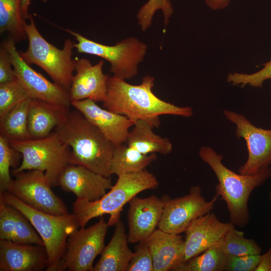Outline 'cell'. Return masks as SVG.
I'll list each match as a JSON object with an SVG mask.
<instances>
[{
	"label": "cell",
	"mask_w": 271,
	"mask_h": 271,
	"mask_svg": "<svg viewBox=\"0 0 271 271\" xmlns=\"http://www.w3.org/2000/svg\"><path fill=\"white\" fill-rule=\"evenodd\" d=\"M29 23L25 24L28 47L19 52L29 64H35L44 70L53 81L69 90L75 70V59L72 58L75 43L65 40L63 48L59 49L48 42L38 30L31 15Z\"/></svg>",
	"instance_id": "cell-6"
},
{
	"label": "cell",
	"mask_w": 271,
	"mask_h": 271,
	"mask_svg": "<svg viewBox=\"0 0 271 271\" xmlns=\"http://www.w3.org/2000/svg\"><path fill=\"white\" fill-rule=\"evenodd\" d=\"M263 67L252 74L237 72L229 73L227 81L233 85L244 87L249 85L253 87H261L264 81L271 79V60L263 64Z\"/></svg>",
	"instance_id": "cell-33"
},
{
	"label": "cell",
	"mask_w": 271,
	"mask_h": 271,
	"mask_svg": "<svg viewBox=\"0 0 271 271\" xmlns=\"http://www.w3.org/2000/svg\"><path fill=\"white\" fill-rule=\"evenodd\" d=\"M30 97L19 81L0 83V120L14 107Z\"/></svg>",
	"instance_id": "cell-30"
},
{
	"label": "cell",
	"mask_w": 271,
	"mask_h": 271,
	"mask_svg": "<svg viewBox=\"0 0 271 271\" xmlns=\"http://www.w3.org/2000/svg\"><path fill=\"white\" fill-rule=\"evenodd\" d=\"M55 132L71 149L70 164L85 167L106 177L112 175L114 146L80 111H70Z\"/></svg>",
	"instance_id": "cell-2"
},
{
	"label": "cell",
	"mask_w": 271,
	"mask_h": 271,
	"mask_svg": "<svg viewBox=\"0 0 271 271\" xmlns=\"http://www.w3.org/2000/svg\"><path fill=\"white\" fill-rule=\"evenodd\" d=\"M10 54L6 48L2 45L0 49V83L16 79Z\"/></svg>",
	"instance_id": "cell-36"
},
{
	"label": "cell",
	"mask_w": 271,
	"mask_h": 271,
	"mask_svg": "<svg viewBox=\"0 0 271 271\" xmlns=\"http://www.w3.org/2000/svg\"><path fill=\"white\" fill-rule=\"evenodd\" d=\"M108 226L101 216L95 224L72 232L68 238L66 250L57 271H93L94 260L105 247Z\"/></svg>",
	"instance_id": "cell-9"
},
{
	"label": "cell",
	"mask_w": 271,
	"mask_h": 271,
	"mask_svg": "<svg viewBox=\"0 0 271 271\" xmlns=\"http://www.w3.org/2000/svg\"><path fill=\"white\" fill-rule=\"evenodd\" d=\"M260 254L236 256L226 254L224 270L255 271Z\"/></svg>",
	"instance_id": "cell-35"
},
{
	"label": "cell",
	"mask_w": 271,
	"mask_h": 271,
	"mask_svg": "<svg viewBox=\"0 0 271 271\" xmlns=\"http://www.w3.org/2000/svg\"><path fill=\"white\" fill-rule=\"evenodd\" d=\"M32 0H22L21 12L23 19L26 20L28 19L30 15L29 14L28 11L29 6ZM43 3H47L49 0H41Z\"/></svg>",
	"instance_id": "cell-39"
},
{
	"label": "cell",
	"mask_w": 271,
	"mask_h": 271,
	"mask_svg": "<svg viewBox=\"0 0 271 271\" xmlns=\"http://www.w3.org/2000/svg\"><path fill=\"white\" fill-rule=\"evenodd\" d=\"M128 242L124 224L119 219L115 224L111 239L105 246L93 271H126L133 254Z\"/></svg>",
	"instance_id": "cell-23"
},
{
	"label": "cell",
	"mask_w": 271,
	"mask_h": 271,
	"mask_svg": "<svg viewBox=\"0 0 271 271\" xmlns=\"http://www.w3.org/2000/svg\"><path fill=\"white\" fill-rule=\"evenodd\" d=\"M32 98H28L11 110L0 120V135L12 141L32 139L28 129V114Z\"/></svg>",
	"instance_id": "cell-26"
},
{
	"label": "cell",
	"mask_w": 271,
	"mask_h": 271,
	"mask_svg": "<svg viewBox=\"0 0 271 271\" xmlns=\"http://www.w3.org/2000/svg\"><path fill=\"white\" fill-rule=\"evenodd\" d=\"M269 200H270V201H271V191H270V193H269Z\"/></svg>",
	"instance_id": "cell-40"
},
{
	"label": "cell",
	"mask_w": 271,
	"mask_h": 271,
	"mask_svg": "<svg viewBox=\"0 0 271 271\" xmlns=\"http://www.w3.org/2000/svg\"><path fill=\"white\" fill-rule=\"evenodd\" d=\"M158 10H161L164 23L167 25L173 13V8L170 0H148L139 10L137 17L138 24L143 31L151 26L153 16Z\"/></svg>",
	"instance_id": "cell-31"
},
{
	"label": "cell",
	"mask_w": 271,
	"mask_h": 271,
	"mask_svg": "<svg viewBox=\"0 0 271 271\" xmlns=\"http://www.w3.org/2000/svg\"><path fill=\"white\" fill-rule=\"evenodd\" d=\"M155 78L149 75L144 77L139 85L130 84L125 80L109 76L103 107L127 117L134 123L144 120L153 128L160 126V116L162 115L193 116L192 107L178 106L157 97L152 90Z\"/></svg>",
	"instance_id": "cell-1"
},
{
	"label": "cell",
	"mask_w": 271,
	"mask_h": 271,
	"mask_svg": "<svg viewBox=\"0 0 271 271\" xmlns=\"http://www.w3.org/2000/svg\"><path fill=\"white\" fill-rule=\"evenodd\" d=\"M19 154L8 139L0 135V192L6 191L13 181L10 168L16 165Z\"/></svg>",
	"instance_id": "cell-32"
},
{
	"label": "cell",
	"mask_w": 271,
	"mask_h": 271,
	"mask_svg": "<svg viewBox=\"0 0 271 271\" xmlns=\"http://www.w3.org/2000/svg\"><path fill=\"white\" fill-rule=\"evenodd\" d=\"M90 99L71 101V105L96 126L114 146L125 144L134 122L127 117L98 106Z\"/></svg>",
	"instance_id": "cell-18"
},
{
	"label": "cell",
	"mask_w": 271,
	"mask_h": 271,
	"mask_svg": "<svg viewBox=\"0 0 271 271\" xmlns=\"http://www.w3.org/2000/svg\"><path fill=\"white\" fill-rule=\"evenodd\" d=\"M152 127L142 120L136 121L129 130L125 144L145 154L160 153L167 155L172 152L173 145L166 138L156 134Z\"/></svg>",
	"instance_id": "cell-24"
},
{
	"label": "cell",
	"mask_w": 271,
	"mask_h": 271,
	"mask_svg": "<svg viewBox=\"0 0 271 271\" xmlns=\"http://www.w3.org/2000/svg\"><path fill=\"white\" fill-rule=\"evenodd\" d=\"M69 105L32 99L28 114V129L32 139H41L51 133L68 117Z\"/></svg>",
	"instance_id": "cell-22"
},
{
	"label": "cell",
	"mask_w": 271,
	"mask_h": 271,
	"mask_svg": "<svg viewBox=\"0 0 271 271\" xmlns=\"http://www.w3.org/2000/svg\"><path fill=\"white\" fill-rule=\"evenodd\" d=\"M126 271H154L152 255L144 241L139 242L133 252Z\"/></svg>",
	"instance_id": "cell-34"
},
{
	"label": "cell",
	"mask_w": 271,
	"mask_h": 271,
	"mask_svg": "<svg viewBox=\"0 0 271 271\" xmlns=\"http://www.w3.org/2000/svg\"><path fill=\"white\" fill-rule=\"evenodd\" d=\"M6 191L28 206L55 215L69 214L64 202L52 190L44 172L31 170L18 173Z\"/></svg>",
	"instance_id": "cell-10"
},
{
	"label": "cell",
	"mask_w": 271,
	"mask_h": 271,
	"mask_svg": "<svg viewBox=\"0 0 271 271\" xmlns=\"http://www.w3.org/2000/svg\"><path fill=\"white\" fill-rule=\"evenodd\" d=\"M218 196L207 201L200 186L192 187L188 194L173 199H164L165 204L158 225L160 229L171 233L185 232L195 219L212 211Z\"/></svg>",
	"instance_id": "cell-12"
},
{
	"label": "cell",
	"mask_w": 271,
	"mask_h": 271,
	"mask_svg": "<svg viewBox=\"0 0 271 271\" xmlns=\"http://www.w3.org/2000/svg\"><path fill=\"white\" fill-rule=\"evenodd\" d=\"M255 271H271V248L261 255L257 266Z\"/></svg>",
	"instance_id": "cell-37"
},
{
	"label": "cell",
	"mask_w": 271,
	"mask_h": 271,
	"mask_svg": "<svg viewBox=\"0 0 271 271\" xmlns=\"http://www.w3.org/2000/svg\"><path fill=\"white\" fill-rule=\"evenodd\" d=\"M57 185L64 191L73 193L77 198L89 201L99 199L113 186L109 177L72 164H68L62 171Z\"/></svg>",
	"instance_id": "cell-15"
},
{
	"label": "cell",
	"mask_w": 271,
	"mask_h": 271,
	"mask_svg": "<svg viewBox=\"0 0 271 271\" xmlns=\"http://www.w3.org/2000/svg\"><path fill=\"white\" fill-rule=\"evenodd\" d=\"M225 117L236 126L235 134L246 144L248 158L238 169L243 175H254L271 165V129L255 126L244 115L224 110Z\"/></svg>",
	"instance_id": "cell-11"
},
{
	"label": "cell",
	"mask_w": 271,
	"mask_h": 271,
	"mask_svg": "<svg viewBox=\"0 0 271 271\" xmlns=\"http://www.w3.org/2000/svg\"><path fill=\"white\" fill-rule=\"evenodd\" d=\"M226 254L223 238L200 254L179 264L174 271L224 270Z\"/></svg>",
	"instance_id": "cell-28"
},
{
	"label": "cell",
	"mask_w": 271,
	"mask_h": 271,
	"mask_svg": "<svg viewBox=\"0 0 271 271\" xmlns=\"http://www.w3.org/2000/svg\"><path fill=\"white\" fill-rule=\"evenodd\" d=\"M199 155L218 179L215 195L225 202L230 222L239 228L246 226L250 218L248 206L249 196L256 188L271 177L270 167L254 175H243L227 168L222 163V155L209 146L201 147Z\"/></svg>",
	"instance_id": "cell-3"
},
{
	"label": "cell",
	"mask_w": 271,
	"mask_h": 271,
	"mask_svg": "<svg viewBox=\"0 0 271 271\" xmlns=\"http://www.w3.org/2000/svg\"><path fill=\"white\" fill-rule=\"evenodd\" d=\"M0 239L45 246L28 218L0 197Z\"/></svg>",
	"instance_id": "cell-21"
},
{
	"label": "cell",
	"mask_w": 271,
	"mask_h": 271,
	"mask_svg": "<svg viewBox=\"0 0 271 271\" xmlns=\"http://www.w3.org/2000/svg\"><path fill=\"white\" fill-rule=\"evenodd\" d=\"M61 29L75 38V48L79 53L106 60L110 64V72L120 79H130L136 76L139 65L147 53V45L135 37H128L114 45L108 46L89 40L71 30Z\"/></svg>",
	"instance_id": "cell-8"
},
{
	"label": "cell",
	"mask_w": 271,
	"mask_h": 271,
	"mask_svg": "<svg viewBox=\"0 0 271 271\" xmlns=\"http://www.w3.org/2000/svg\"><path fill=\"white\" fill-rule=\"evenodd\" d=\"M156 159V154H143L126 144L114 146L111 163V175L118 176L143 171Z\"/></svg>",
	"instance_id": "cell-25"
},
{
	"label": "cell",
	"mask_w": 271,
	"mask_h": 271,
	"mask_svg": "<svg viewBox=\"0 0 271 271\" xmlns=\"http://www.w3.org/2000/svg\"><path fill=\"white\" fill-rule=\"evenodd\" d=\"M0 197L28 218L44 243L49 259L46 270L57 271L69 236L79 228L74 214L55 215L37 210L6 191L0 192Z\"/></svg>",
	"instance_id": "cell-5"
},
{
	"label": "cell",
	"mask_w": 271,
	"mask_h": 271,
	"mask_svg": "<svg viewBox=\"0 0 271 271\" xmlns=\"http://www.w3.org/2000/svg\"><path fill=\"white\" fill-rule=\"evenodd\" d=\"M48 264L45 246L0 239V271H42Z\"/></svg>",
	"instance_id": "cell-19"
},
{
	"label": "cell",
	"mask_w": 271,
	"mask_h": 271,
	"mask_svg": "<svg viewBox=\"0 0 271 271\" xmlns=\"http://www.w3.org/2000/svg\"><path fill=\"white\" fill-rule=\"evenodd\" d=\"M207 6L212 10H223L229 5L230 0H204Z\"/></svg>",
	"instance_id": "cell-38"
},
{
	"label": "cell",
	"mask_w": 271,
	"mask_h": 271,
	"mask_svg": "<svg viewBox=\"0 0 271 271\" xmlns=\"http://www.w3.org/2000/svg\"><path fill=\"white\" fill-rule=\"evenodd\" d=\"M127 211L129 243L146 240L156 229L163 213L165 201L156 195L139 198L128 202Z\"/></svg>",
	"instance_id": "cell-14"
},
{
	"label": "cell",
	"mask_w": 271,
	"mask_h": 271,
	"mask_svg": "<svg viewBox=\"0 0 271 271\" xmlns=\"http://www.w3.org/2000/svg\"><path fill=\"white\" fill-rule=\"evenodd\" d=\"M104 62L100 60L95 65L85 58L75 59V71L69 88L70 101L90 99L103 102L106 97L108 74L103 72Z\"/></svg>",
	"instance_id": "cell-17"
},
{
	"label": "cell",
	"mask_w": 271,
	"mask_h": 271,
	"mask_svg": "<svg viewBox=\"0 0 271 271\" xmlns=\"http://www.w3.org/2000/svg\"><path fill=\"white\" fill-rule=\"evenodd\" d=\"M21 4L22 0H0V33L8 32L16 43L27 39Z\"/></svg>",
	"instance_id": "cell-27"
},
{
	"label": "cell",
	"mask_w": 271,
	"mask_h": 271,
	"mask_svg": "<svg viewBox=\"0 0 271 271\" xmlns=\"http://www.w3.org/2000/svg\"><path fill=\"white\" fill-rule=\"evenodd\" d=\"M144 241L151 251L154 271L174 270L182 262L184 240L180 234L158 228Z\"/></svg>",
	"instance_id": "cell-20"
},
{
	"label": "cell",
	"mask_w": 271,
	"mask_h": 271,
	"mask_svg": "<svg viewBox=\"0 0 271 271\" xmlns=\"http://www.w3.org/2000/svg\"><path fill=\"white\" fill-rule=\"evenodd\" d=\"M233 225L230 222H221L212 211L194 220L185 231L182 262L200 254L220 241Z\"/></svg>",
	"instance_id": "cell-16"
},
{
	"label": "cell",
	"mask_w": 271,
	"mask_h": 271,
	"mask_svg": "<svg viewBox=\"0 0 271 271\" xmlns=\"http://www.w3.org/2000/svg\"><path fill=\"white\" fill-rule=\"evenodd\" d=\"M159 186L155 176L145 170L118 176L114 185L102 197L95 201L77 198L73 204V212L79 227H85L92 218L109 214L107 221L112 226L120 219L123 207L140 192L155 189Z\"/></svg>",
	"instance_id": "cell-4"
},
{
	"label": "cell",
	"mask_w": 271,
	"mask_h": 271,
	"mask_svg": "<svg viewBox=\"0 0 271 271\" xmlns=\"http://www.w3.org/2000/svg\"><path fill=\"white\" fill-rule=\"evenodd\" d=\"M16 43L9 38L3 43L8 50L17 79L32 99L58 104L71 105L69 91L61 85L52 82L33 69L21 56Z\"/></svg>",
	"instance_id": "cell-13"
},
{
	"label": "cell",
	"mask_w": 271,
	"mask_h": 271,
	"mask_svg": "<svg viewBox=\"0 0 271 271\" xmlns=\"http://www.w3.org/2000/svg\"><path fill=\"white\" fill-rule=\"evenodd\" d=\"M233 225L223 238L226 254L243 256L260 254L261 248L252 239L244 236V233L235 228Z\"/></svg>",
	"instance_id": "cell-29"
},
{
	"label": "cell",
	"mask_w": 271,
	"mask_h": 271,
	"mask_svg": "<svg viewBox=\"0 0 271 271\" xmlns=\"http://www.w3.org/2000/svg\"><path fill=\"white\" fill-rule=\"evenodd\" d=\"M9 142L22 157V163L13 171V175L24 171L40 170L45 173L51 187L57 186L59 175L70 164L71 149L56 133L41 139Z\"/></svg>",
	"instance_id": "cell-7"
}]
</instances>
